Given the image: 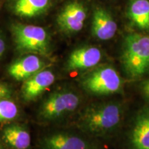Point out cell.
<instances>
[{"label": "cell", "instance_id": "1", "mask_svg": "<svg viewBox=\"0 0 149 149\" xmlns=\"http://www.w3.org/2000/svg\"><path fill=\"white\" fill-rule=\"evenodd\" d=\"M124 69L132 79L149 74V35L132 33L124 40L122 55Z\"/></svg>", "mask_w": 149, "mask_h": 149}, {"label": "cell", "instance_id": "5", "mask_svg": "<svg viewBox=\"0 0 149 149\" xmlns=\"http://www.w3.org/2000/svg\"><path fill=\"white\" fill-rule=\"evenodd\" d=\"M82 84L86 90L98 95L120 92L123 85L120 74L111 66L101 67L93 70L84 79Z\"/></svg>", "mask_w": 149, "mask_h": 149}, {"label": "cell", "instance_id": "11", "mask_svg": "<svg viewBox=\"0 0 149 149\" xmlns=\"http://www.w3.org/2000/svg\"><path fill=\"white\" fill-rule=\"evenodd\" d=\"M130 149H149V111L136 117L130 135Z\"/></svg>", "mask_w": 149, "mask_h": 149}, {"label": "cell", "instance_id": "20", "mask_svg": "<svg viewBox=\"0 0 149 149\" xmlns=\"http://www.w3.org/2000/svg\"><path fill=\"white\" fill-rule=\"evenodd\" d=\"M0 149H3V146H2V144H1V141H0Z\"/></svg>", "mask_w": 149, "mask_h": 149}, {"label": "cell", "instance_id": "14", "mask_svg": "<svg viewBox=\"0 0 149 149\" xmlns=\"http://www.w3.org/2000/svg\"><path fill=\"white\" fill-rule=\"evenodd\" d=\"M128 15L138 29L149 31L148 0H132L128 7Z\"/></svg>", "mask_w": 149, "mask_h": 149}, {"label": "cell", "instance_id": "4", "mask_svg": "<svg viewBox=\"0 0 149 149\" xmlns=\"http://www.w3.org/2000/svg\"><path fill=\"white\" fill-rule=\"evenodd\" d=\"M78 95L70 91L51 94L41 106L40 115L43 120L53 121L70 115L79 107Z\"/></svg>", "mask_w": 149, "mask_h": 149}, {"label": "cell", "instance_id": "9", "mask_svg": "<svg viewBox=\"0 0 149 149\" xmlns=\"http://www.w3.org/2000/svg\"><path fill=\"white\" fill-rule=\"evenodd\" d=\"M44 62L35 54H31L14 61L8 67V73L17 81H25L44 69Z\"/></svg>", "mask_w": 149, "mask_h": 149}, {"label": "cell", "instance_id": "2", "mask_svg": "<svg viewBox=\"0 0 149 149\" xmlns=\"http://www.w3.org/2000/svg\"><path fill=\"white\" fill-rule=\"evenodd\" d=\"M123 116V109L120 104L115 102L97 104L88 107L80 118V124L86 131L103 135L114 130Z\"/></svg>", "mask_w": 149, "mask_h": 149}, {"label": "cell", "instance_id": "8", "mask_svg": "<svg viewBox=\"0 0 149 149\" xmlns=\"http://www.w3.org/2000/svg\"><path fill=\"white\" fill-rule=\"evenodd\" d=\"M102 59L101 51L94 46H84L70 53L67 61V68L72 70H85L97 65Z\"/></svg>", "mask_w": 149, "mask_h": 149}, {"label": "cell", "instance_id": "17", "mask_svg": "<svg viewBox=\"0 0 149 149\" xmlns=\"http://www.w3.org/2000/svg\"><path fill=\"white\" fill-rule=\"evenodd\" d=\"M10 95V88L6 84L0 82V100L8 99Z\"/></svg>", "mask_w": 149, "mask_h": 149}, {"label": "cell", "instance_id": "18", "mask_svg": "<svg viewBox=\"0 0 149 149\" xmlns=\"http://www.w3.org/2000/svg\"><path fill=\"white\" fill-rule=\"evenodd\" d=\"M141 90L143 94L149 100V79L145 80L141 84Z\"/></svg>", "mask_w": 149, "mask_h": 149}, {"label": "cell", "instance_id": "16", "mask_svg": "<svg viewBox=\"0 0 149 149\" xmlns=\"http://www.w3.org/2000/svg\"><path fill=\"white\" fill-rule=\"evenodd\" d=\"M17 115L18 109L15 102L8 99L0 100V122L13 120Z\"/></svg>", "mask_w": 149, "mask_h": 149}, {"label": "cell", "instance_id": "10", "mask_svg": "<svg viewBox=\"0 0 149 149\" xmlns=\"http://www.w3.org/2000/svg\"><path fill=\"white\" fill-rule=\"evenodd\" d=\"M117 25L109 12L102 8L94 10L92 20V33L97 39L109 40L116 34Z\"/></svg>", "mask_w": 149, "mask_h": 149}, {"label": "cell", "instance_id": "3", "mask_svg": "<svg viewBox=\"0 0 149 149\" xmlns=\"http://www.w3.org/2000/svg\"><path fill=\"white\" fill-rule=\"evenodd\" d=\"M11 31L18 51L40 55H48L50 40L44 28L17 23L13 24Z\"/></svg>", "mask_w": 149, "mask_h": 149}, {"label": "cell", "instance_id": "15", "mask_svg": "<svg viewBox=\"0 0 149 149\" xmlns=\"http://www.w3.org/2000/svg\"><path fill=\"white\" fill-rule=\"evenodd\" d=\"M3 139L13 149H27L31 145V135L19 126H10L3 130Z\"/></svg>", "mask_w": 149, "mask_h": 149}, {"label": "cell", "instance_id": "12", "mask_svg": "<svg viewBox=\"0 0 149 149\" xmlns=\"http://www.w3.org/2000/svg\"><path fill=\"white\" fill-rule=\"evenodd\" d=\"M44 149H89L88 143L81 137L65 133L51 135L44 139Z\"/></svg>", "mask_w": 149, "mask_h": 149}, {"label": "cell", "instance_id": "6", "mask_svg": "<svg viewBox=\"0 0 149 149\" xmlns=\"http://www.w3.org/2000/svg\"><path fill=\"white\" fill-rule=\"evenodd\" d=\"M86 10L79 1H73L68 3L59 13L57 22L61 31L68 33H77L83 29Z\"/></svg>", "mask_w": 149, "mask_h": 149}, {"label": "cell", "instance_id": "7", "mask_svg": "<svg viewBox=\"0 0 149 149\" xmlns=\"http://www.w3.org/2000/svg\"><path fill=\"white\" fill-rule=\"evenodd\" d=\"M55 74L49 70H42L25 80L22 86V96L25 101H32L53 84Z\"/></svg>", "mask_w": 149, "mask_h": 149}, {"label": "cell", "instance_id": "19", "mask_svg": "<svg viewBox=\"0 0 149 149\" xmlns=\"http://www.w3.org/2000/svg\"><path fill=\"white\" fill-rule=\"evenodd\" d=\"M6 48V44L4 41L1 37H0V57L4 53Z\"/></svg>", "mask_w": 149, "mask_h": 149}, {"label": "cell", "instance_id": "13", "mask_svg": "<svg viewBox=\"0 0 149 149\" xmlns=\"http://www.w3.org/2000/svg\"><path fill=\"white\" fill-rule=\"evenodd\" d=\"M51 0H12L11 8L15 14L24 18H33L45 13Z\"/></svg>", "mask_w": 149, "mask_h": 149}]
</instances>
